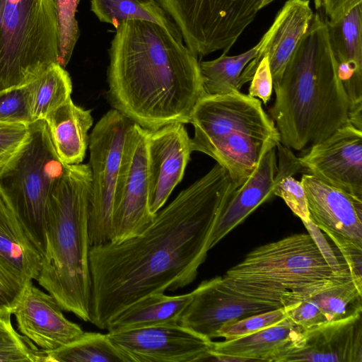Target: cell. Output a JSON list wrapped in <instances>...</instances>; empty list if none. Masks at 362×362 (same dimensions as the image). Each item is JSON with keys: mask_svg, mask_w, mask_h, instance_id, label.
I'll return each instance as SVG.
<instances>
[{"mask_svg": "<svg viewBox=\"0 0 362 362\" xmlns=\"http://www.w3.org/2000/svg\"><path fill=\"white\" fill-rule=\"evenodd\" d=\"M284 308L286 317L305 330L362 313V289L348 276Z\"/></svg>", "mask_w": 362, "mask_h": 362, "instance_id": "cell-22", "label": "cell"}, {"mask_svg": "<svg viewBox=\"0 0 362 362\" xmlns=\"http://www.w3.org/2000/svg\"><path fill=\"white\" fill-rule=\"evenodd\" d=\"M53 0H0V91L28 83L58 63Z\"/></svg>", "mask_w": 362, "mask_h": 362, "instance_id": "cell-7", "label": "cell"}, {"mask_svg": "<svg viewBox=\"0 0 362 362\" xmlns=\"http://www.w3.org/2000/svg\"><path fill=\"white\" fill-rule=\"evenodd\" d=\"M45 121L60 160L66 165L80 164L88 146V131L93 122L90 111L75 105L69 98Z\"/></svg>", "mask_w": 362, "mask_h": 362, "instance_id": "cell-24", "label": "cell"}, {"mask_svg": "<svg viewBox=\"0 0 362 362\" xmlns=\"http://www.w3.org/2000/svg\"><path fill=\"white\" fill-rule=\"evenodd\" d=\"M325 20L337 64L362 67V4L337 21Z\"/></svg>", "mask_w": 362, "mask_h": 362, "instance_id": "cell-30", "label": "cell"}, {"mask_svg": "<svg viewBox=\"0 0 362 362\" xmlns=\"http://www.w3.org/2000/svg\"><path fill=\"white\" fill-rule=\"evenodd\" d=\"M46 362H125L107 334L83 333L76 339L46 351Z\"/></svg>", "mask_w": 362, "mask_h": 362, "instance_id": "cell-29", "label": "cell"}, {"mask_svg": "<svg viewBox=\"0 0 362 362\" xmlns=\"http://www.w3.org/2000/svg\"><path fill=\"white\" fill-rule=\"evenodd\" d=\"M291 361L362 362V313L303 330Z\"/></svg>", "mask_w": 362, "mask_h": 362, "instance_id": "cell-21", "label": "cell"}, {"mask_svg": "<svg viewBox=\"0 0 362 362\" xmlns=\"http://www.w3.org/2000/svg\"><path fill=\"white\" fill-rule=\"evenodd\" d=\"M298 159L310 175L362 199V130L350 122Z\"/></svg>", "mask_w": 362, "mask_h": 362, "instance_id": "cell-13", "label": "cell"}, {"mask_svg": "<svg viewBox=\"0 0 362 362\" xmlns=\"http://www.w3.org/2000/svg\"><path fill=\"white\" fill-rule=\"evenodd\" d=\"M68 165L59 158L45 120L29 124V134L0 167V190L44 250V221L49 196Z\"/></svg>", "mask_w": 362, "mask_h": 362, "instance_id": "cell-8", "label": "cell"}, {"mask_svg": "<svg viewBox=\"0 0 362 362\" xmlns=\"http://www.w3.org/2000/svg\"><path fill=\"white\" fill-rule=\"evenodd\" d=\"M29 134V124L0 122V167L18 151Z\"/></svg>", "mask_w": 362, "mask_h": 362, "instance_id": "cell-36", "label": "cell"}, {"mask_svg": "<svg viewBox=\"0 0 362 362\" xmlns=\"http://www.w3.org/2000/svg\"><path fill=\"white\" fill-rule=\"evenodd\" d=\"M276 308L237 293L228 288L221 276L202 281L183 312L179 324L210 339L232 323Z\"/></svg>", "mask_w": 362, "mask_h": 362, "instance_id": "cell-14", "label": "cell"}, {"mask_svg": "<svg viewBox=\"0 0 362 362\" xmlns=\"http://www.w3.org/2000/svg\"><path fill=\"white\" fill-rule=\"evenodd\" d=\"M197 57L227 54L260 10L262 0H158Z\"/></svg>", "mask_w": 362, "mask_h": 362, "instance_id": "cell-9", "label": "cell"}, {"mask_svg": "<svg viewBox=\"0 0 362 362\" xmlns=\"http://www.w3.org/2000/svg\"><path fill=\"white\" fill-rule=\"evenodd\" d=\"M348 276L342 257L329 245L297 233L254 249L221 277L233 291L279 308Z\"/></svg>", "mask_w": 362, "mask_h": 362, "instance_id": "cell-5", "label": "cell"}, {"mask_svg": "<svg viewBox=\"0 0 362 362\" xmlns=\"http://www.w3.org/2000/svg\"><path fill=\"white\" fill-rule=\"evenodd\" d=\"M42 251L0 190V271L21 295L24 286L37 280Z\"/></svg>", "mask_w": 362, "mask_h": 362, "instance_id": "cell-19", "label": "cell"}, {"mask_svg": "<svg viewBox=\"0 0 362 362\" xmlns=\"http://www.w3.org/2000/svg\"><path fill=\"white\" fill-rule=\"evenodd\" d=\"M182 123L149 130L147 140L149 207L156 214L182 180L192 152Z\"/></svg>", "mask_w": 362, "mask_h": 362, "instance_id": "cell-15", "label": "cell"}, {"mask_svg": "<svg viewBox=\"0 0 362 362\" xmlns=\"http://www.w3.org/2000/svg\"><path fill=\"white\" fill-rule=\"evenodd\" d=\"M361 4L362 0H318V8H324L328 21L335 22Z\"/></svg>", "mask_w": 362, "mask_h": 362, "instance_id": "cell-39", "label": "cell"}, {"mask_svg": "<svg viewBox=\"0 0 362 362\" xmlns=\"http://www.w3.org/2000/svg\"><path fill=\"white\" fill-rule=\"evenodd\" d=\"M310 221L327 235L362 246V199L324 182L310 174L300 180Z\"/></svg>", "mask_w": 362, "mask_h": 362, "instance_id": "cell-17", "label": "cell"}, {"mask_svg": "<svg viewBox=\"0 0 362 362\" xmlns=\"http://www.w3.org/2000/svg\"><path fill=\"white\" fill-rule=\"evenodd\" d=\"M20 295L0 271V315L11 313Z\"/></svg>", "mask_w": 362, "mask_h": 362, "instance_id": "cell-40", "label": "cell"}, {"mask_svg": "<svg viewBox=\"0 0 362 362\" xmlns=\"http://www.w3.org/2000/svg\"><path fill=\"white\" fill-rule=\"evenodd\" d=\"M274 1H275V0H262L260 6H259L260 9L265 7L266 6H267L268 4H269L270 3H272ZM314 4L315 6V8L316 9L318 8V0H314Z\"/></svg>", "mask_w": 362, "mask_h": 362, "instance_id": "cell-41", "label": "cell"}, {"mask_svg": "<svg viewBox=\"0 0 362 362\" xmlns=\"http://www.w3.org/2000/svg\"><path fill=\"white\" fill-rule=\"evenodd\" d=\"M90 10L100 22L111 24L116 29L128 21H144L158 24L182 39L158 0H90Z\"/></svg>", "mask_w": 362, "mask_h": 362, "instance_id": "cell-26", "label": "cell"}, {"mask_svg": "<svg viewBox=\"0 0 362 362\" xmlns=\"http://www.w3.org/2000/svg\"><path fill=\"white\" fill-rule=\"evenodd\" d=\"M250 81L248 95L261 99L263 103L267 105L274 89L273 78L267 55L261 59Z\"/></svg>", "mask_w": 362, "mask_h": 362, "instance_id": "cell-38", "label": "cell"}, {"mask_svg": "<svg viewBox=\"0 0 362 362\" xmlns=\"http://www.w3.org/2000/svg\"><path fill=\"white\" fill-rule=\"evenodd\" d=\"M192 151L210 156L240 185L255 170L264 144L280 136L256 98L240 91L204 95L189 119Z\"/></svg>", "mask_w": 362, "mask_h": 362, "instance_id": "cell-6", "label": "cell"}, {"mask_svg": "<svg viewBox=\"0 0 362 362\" xmlns=\"http://www.w3.org/2000/svg\"><path fill=\"white\" fill-rule=\"evenodd\" d=\"M109 58L113 109L148 130L189 123L204 91L198 57L182 39L154 23L128 21L116 29Z\"/></svg>", "mask_w": 362, "mask_h": 362, "instance_id": "cell-2", "label": "cell"}, {"mask_svg": "<svg viewBox=\"0 0 362 362\" xmlns=\"http://www.w3.org/2000/svg\"><path fill=\"white\" fill-rule=\"evenodd\" d=\"M276 148L278 164L274 181V195L283 199L302 221H310L304 187L301 181L293 176L302 168L298 157L295 156L291 148L280 142L276 144Z\"/></svg>", "mask_w": 362, "mask_h": 362, "instance_id": "cell-31", "label": "cell"}, {"mask_svg": "<svg viewBox=\"0 0 362 362\" xmlns=\"http://www.w3.org/2000/svg\"><path fill=\"white\" fill-rule=\"evenodd\" d=\"M62 310L53 296L39 289L31 281L24 286L13 315L19 332L40 349L49 351L83 333L81 327L66 319Z\"/></svg>", "mask_w": 362, "mask_h": 362, "instance_id": "cell-16", "label": "cell"}, {"mask_svg": "<svg viewBox=\"0 0 362 362\" xmlns=\"http://www.w3.org/2000/svg\"><path fill=\"white\" fill-rule=\"evenodd\" d=\"M56 8L59 33L58 64L65 68L69 62L80 35L76 18L80 0H53Z\"/></svg>", "mask_w": 362, "mask_h": 362, "instance_id": "cell-33", "label": "cell"}, {"mask_svg": "<svg viewBox=\"0 0 362 362\" xmlns=\"http://www.w3.org/2000/svg\"><path fill=\"white\" fill-rule=\"evenodd\" d=\"M148 134L135 123L127 134L114 194L112 240L141 233L155 218L149 207Z\"/></svg>", "mask_w": 362, "mask_h": 362, "instance_id": "cell-11", "label": "cell"}, {"mask_svg": "<svg viewBox=\"0 0 362 362\" xmlns=\"http://www.w3.org/2000/svg\"><path fill=\"white\" fill-rule=\"evenodd\" d=\"M125 362L208 361L211 339L179 323L108 331Z\"/></svg>", "mask_w": 362, "mask_h": 362, "instance_id": "cell-12", "label": "cell"}, {"mask_svg": "<svg viewBox=\"0 0 362 362\" xmlns=\"http://www.w3.org/2000/svg\"><path fill=\"white\" fill-rule=\"evenodd\" d=\"M0 122L32 123L28 83L0 91Z\"/></svg>", "mask_w": 362, "mask_h": 362, "instance_id": "cell-34", "label": "cell"}, {"mask_svg": "<svg viewBox=\"0 0 362 362\" xmlns=\"http://www.w3.org/2000/svg\"><path fill=\"white\" fill-rule=\"evenodd\" d=\"M11 315H0V362H46V351L15 330Z\"/></svg>", "mask_w": 362, "mask_h": 362, "instance_id": "cell-32", "label": "cell"}, {"mask_svg": "<svg viewBox=\"0 0 362 362\" xmlns=\"http://www.w3.org/2000/svg\"><path fill=\"white\" fill-rule=\"evenodd\" d=\"M286 318L283 307L252 315L223 325L218 331L216 338L222 337L226 340L240 338L278 324Z\"/></svg>", "mask_w": 362, "mask_h": 362, "instance_id": "cell-35", "label": "cell"}, {"mask_svg": "<svg viewBox=\"0 0 362 362\" xmlns=\"http://www.w3.org/2000/svg\"><path fill=\"white\" fill-rule=\"evenodd\" d=\"M91 172L68 165L47 203L45 245L37 281L62 310L90 322L91 276L88 234Z\"/></svg>", "mask_w": 362, "mask_h": 362, "instance_id": "cell-4", "label": "cell"}, {"mask_svg": "<svg viewBox=\"0 0 362 362\" xmlns=\"http://www.w3.org/2000/svg\"><path fill=\"white\" fill-rule=\"evenodd\" d=\"M302 332L286 317L278 324L245 337L212 341L208 361L284 362Z\"/></svg>", "mask_w": 362, "mask_h": 362, "instance_id": "cell-23", "label": "cell"}, {"mask_svg": "<svg viewBox=\"0 0 362 362\" xmlns=\"http://www.w3.org/2000/svg\"><path fill=\"white\" fill-rule=\"evenodd\" d=\"M279 142V139H272L264 144L252 174L231 193L222 206L210 238V250L274 195Z\"/></svg>", "mask_w": 362, "mask_h": 362, "instance_id": "cell-20", "label": "cell"}, {"mask_svg": "<svg viewBox=\"0 0 362 362\" xmlns=\"http://www.w3.org/2000/svg\"><path fill=\"white\" fill-rule=\"evenodd\" d=\"M262 48L259 42L249 50L234 56L223 54L218 58L199 62L204 95H216L240 91V78L245 66Z\"/></svg>", "mask_w": 362, "mask_h": 362, "instance_id": "cell-27", "label": "cell"}, {"mask_svg": "<svg viewBox=\"0 0 362 362\" xmlns=\"http://www.w3.org/2000/svg\"><path fill=\"white\" fill-rule=\"evenodd\" d=\"M194 294V290L177 296H168L164 293L146 296L118 314L110 322L107 330L179 323Z\"/></svg>", "mask_w": 362, "mask_h": 362, "instance_id": "cell-25", "label": "cell"}, {"mask_svg": "<svg viewBox=\"0 0 362 362\" xmlns=\"http://www.w3.org/2000/svg\"><path fill=\"white\" fill-rule=\"evenodd\" d=\"M133 123L112 109L100 119L89 135L88 234L91 246L112 240L114 194L124 141Z\"/></svg>", "mask_w": 362, "mask_h": 362, "instance_id": "cell-10", "label": "cell"}, {"mask_svg": "<svg viewBox=\"0 0 362 362\" xmlns=\"http://www.w3.org/2000/svg\"><path fill=\"white\" fill-rule=\"evenodd\" d=\"M313 11L309 0H288L276 14L272 25L259 42L258 55L244 69L240 83L251 81L263 56L268 57L274 85L281 77L284 70L310 25Z\"/></svg>", "mask_w": 362, "mask_h": 362, "instance_id": "cell-18", "label": "cell"}, {"mask_svg": "<svg viewBox=\"0 0 362 362\" xmlns=\"http://www.w3.org/2000/svg\"><path fill=\"white\" fill-rule=\"evenodd\" d=\"M274 90L269 112L280 143L287 148L301 151L349 122V99L325 20L319 14H314Z\"/></svg>", "mask_w": 362, "mask_h": 362, "instance_id": "cell-3", "label": "cell"}, {"mask_svg": "<svg viewBox=\"0 0 362 362\" xmlns=\"http://www.w3.org/2000/svg\"><path fill=\"white\" fill-rule=\"evenodd\" d=\"M28 84L32 123L45 120L52 112L71 98L70 76L58 63L49 66Z\"/></svg>", "mask_w": 362, "mask_h": 362, "instance_id": "cell-28", "label": "cell"}, {"mask_svg": "<svg viewBox=\"0 0 362 362\" xmlns=\"http://www.w3.org/2000/svg\"><path fill=\"white\" fill-rule=\"evenodd\" d=\"M334 243L345 262L351 277L356 286L362 289V246L344 238L327 235Z\"/></svg>", "mask_w": 362, "mask_h": 362, "instance_id": "cell-37", "label": "cell"}, {"mask_svg": "<svg viewBox=\"0 0 362 362\" xmlns=\"http://www.w3.org/2000/svg\"><path fill=\"white\" fill-rule=\"evenodd\" d=\"M238 186L216 163L160 209L141 233L91 246L90 322L107 329L143 297L192 283L210 250L220 211Z\"/></svg>", "mask_w": 362, "mask_h": 362, "instance_id": "cell-1", "label": "cell"}]
</instances>
